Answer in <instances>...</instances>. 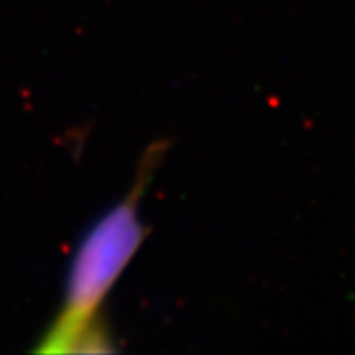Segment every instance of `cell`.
Returning a JSON list of instances; mask_svg holds the SVG:
<instances>
[{
  "label": "cell",
  "mask_w": 355,
  "mask_h": 355,
  "mask_svg": "<svg viewBox=\"0 0 355 355\" xmlns=\"http://www.w3.org/2000/svg\"><path fill=\"white\" fill-rule=\"evenodd\" d=\"M164 155L165 141H156L145 149L131 191L84 232L67 266L58 315L40 337L37 352L114 350L107 328L100 319V310L144 243L147 229L141 221L140 203Z\"/></svg>",
  "instance_id": "6da1fadb"
}]
</instances>
